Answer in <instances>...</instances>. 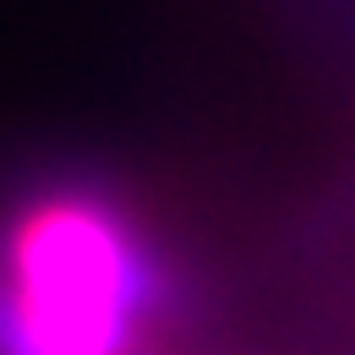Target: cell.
<instances>
[{"mask_svg": "<svg viewBox=\"0 0 355 355\" xmlns=\"http://www.w3.org/2000/svg\"><path fill=\"white\" fill-rule=\"evenodd\" d=\"M159 208L93 164L0 180V355H153L186 322Z\"/></svg>", "mask_w": 355, "mask_h": 355, "instance_id": "1", "label": "cell"}]
</instances>
